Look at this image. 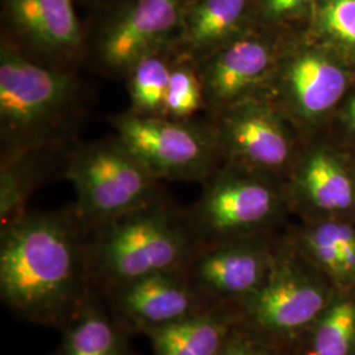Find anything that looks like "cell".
Segmentation results:
<instances>
[{
	"mask_svg": "<svg viewBox=\"0 0 355 355\" xmlns=\"http://www.w3.org/2000/svg\"><path fill=\"white\" fill-rule=\"evenodd\" d=\"M112 125L116 137L158 180L207 182L215 140L205 128L133 111L114 117Z\"/></svg>",
	"mask_w": 355,
	"mask_h": 355,
	"instance_id": "cell-5",
	"label": "cell"
},
{
	"mask_svg": "<svg viewBox=\"0 0 355 355\" xmlns=\"http://www.w3.org/2000/svg\"><path fill=\"white\" fill-rule=\"evenodd\" d=\"M246 7L248 0H187L175 45L186 58L202 61L233 40Z\"/></svg>",
	"mask_w": 355,
	"mask_h": 355,
	"instance_id": "cell-14",
	"label": "cell"
},
{
	"mask_svg": "<svg viewBox=\"0 0 355 355\" xmlns=\"http://www.w3.org/2000/svg\"><path fill=\"white\" fill-rule=\"evenodd\" d=\"M223 119L224 144L252 165L274 168L284 165L291 145L278 117L258 104H232Z\"/></svg>",
	"mask_w": 355,
	"mask_h": 355,
	"instance_id": "cell-13",
	"label": "cell"
},
{
	"mask_svg": "<svg viewBox=\"0 0 355 355\" xmlns=\"http://www.w3.org/2000/svg\"><path fill=\"white\" fill-rule=\"evenodd\" d=\"M240 325V315L228 306H212L146 334L154 355H218L233 330Z\"/></svg>",
	"mask_w": 355,
	"mask_h": 355,
	"instance_id": "cell-15",
	"label": "cell"
},
{
	"mask_svg": "<svg viewBox=\"0 0 355 355\" xmlns=\"http://www.w3.org/2000/svg\"><path fill=\"white\" fill-rule=\"evenodd\" d=\"M325 293L288 258H274L263 286L239 309L240 325L262 338H288L318 318Z\"/></svg>",
	"mask_w": 355,
	"mask_h": 355,
	"instance_id": "cell-6",
	"label": "cell"
},
{
	"mask_svg": "<svg viewBox=\"0 0 355 355\" xmlns=\"http://www.w3.org/2000/svg\"><path fill=\"white\" fill-rule=\"evenodd\" d=\"M6 15L17 36L42 54L62 58L80 49L73 0H6Z\"/></svg>",
	"mask_w": 355,
	"mask_h": 355,
	"instance_id": "cell-12",
	"label": "cell"
},
{
	"mask_svg": "<svg viewBox=\"0 0 355 355\" xmlns=\"http://www.w3.org/2000/svg\"><path fill=\"white\" fill-rule=\"evenodd\" d=\"M196 250L187 218L159 198L96 228L89 240L92 286L107 293L145 277L186 271Z\"/></svg>",
	"mask_w": 355,
	"mask_h": 355,
	"instance_id": "cell-2",
	"label": "cell"
},
{
	"mask_svg": "<svg viewBox=\"0 0 355 355\" xmlns=\"http://www.w3.org/2000/svg\"><path fill=\"white\" fill-rule=\"evenodd\" d=\"M204 104L205 95L199 71L187 62L173 64L164 116L174 120H189Z\"/></svg>",
	"mask_w": 355,
	"mask_h": 355,
	"instance_id": "cell-21",
	"label": "cell"
},
{
	"mask_svg": "<svg viewBox=\"0 0 355 355\" xmlns=\"http://www.w3.org/2000/svg\"><path fill=\"white\" fill-rule=\"evenodd\" d=\"M64 177L76 189V212L86 228L102 227L159 199V180L117 137L80 148Z\"/></svg>",
	"mask_w": 355,
	"mask_h": 355,
	"instance_id": "cell-3",
	"label": "cell"
},
{
	"mask_svg": "<svg viewBox=\"0 0 355 355\" xmlns=\"http://www.w3.org/2000/svg\"><path fill=\"white\" fill-rule=\"evenodd\" d=\"M303 186L321 209L341 211L353 203V186L343 168L325 154H315L305 166Z\"/></svg>",
	"mask_w": 355,
	"mask_h": 355,
	"instance_id": "cell-19",
	"label": "cell"
},
{
	"mask_svg": "<svg viewBox=\"0 0 355 355\" xmlns=\"http://www.w3.org/2000/svg\"><path fill=\"white\" fill-rule=\"evenodd\" d=\"M127 334L91 296L64 327L54 355H132Z\"/></svg>",
	"mask_w": 355,
	"mask_h": 355,
	"instance_id": "cell-17",
	"label": "cell"
},
{
	"mask_svg": "<svg viewBox=\"0 0 355 355\" xmlns=\"http://www.w3.org/2000/svg\"><path fill=\"white\" fill-rule=\"evenodd\" d=\"M277 209V195L266 183L224 174L205 184L187 217L199 248L233 241L242 233L263 225Z\"/></svg>",
	"mask_w": 355,
	"mask_h": 355,
	"instance_id": "cell-7",
	"label": "cell"
},
{
	"mask_svg": "<svg viewBox=\"0 0 355 355\" xmlns=\"http://www.w3.org/2000/svg\"><path fill=\"white\" fill-rule=\"evenodd\" d=\"M105 295L114 320L128 333L145 336L215 306L193 287L186 271L145 277Z\"/></svg>",
	"mask_w": 355,
	"mask_h": 355,
	"instance_id": "cell-9",
	"label": "cell"
},
{
	"mask_svg": "<svg viewBox=\"0 0 355 355\" xmlns=\"http://www.w3.org/2000/svg\"><path fill=\"white\" fill-rule=\"evenodd\" d=\"M35 187L32 171L16 159L1 166L0 175V225H10L26 214V203Z\"/></svg>",
	"mask_w": 355,
	"mask_h": 355,
	"instance_id": "cell-22",
	"label": "cell"
},
{
	"mask_svg": "<svg viewBox=\"0 0 355 355\" xmlns=\"http://www.w3.org/2000/svg\"><path fill=\"white\" fill-rule=\"evenodd\" d=\"M76 96L73 76L29 60L10 42L0 51V124L3 136L29 146L48 136Z\"/></svg>",
	"mask_w": 355,
	"mask_h": 355,
	"instance_id": "cell-4",
	"label": "cell"
},
{
	"mask_svg": "<svg viewBox=\"0 0 355 355\" xmlns=\"http://www.w3.org/2000/svg\"><path fill=\"white\" fill-rule=\"evenodd\" d=\"M318 24L330 37L355 48V0H327Z\"/></svg>",
	"mask_w": 355,
	"mask_h": 355,
	"instance_id": "cell-23",
	"label": "cell"
},
{
	"mask_svg": "<svg viewBox=\"0 0 355 355\" xmlns=\"http://www.w3.org/2000/svg\"><path fill=\"white\" fill-rule=\"evenodd\" d=\"M272 64V51L265 41L233 38L199 61L205 103L229 107L255 87Z\"/></svg>",
	"mask_w": 355,
	"mask_h": 355,
	"instance_id": "cell-11",
	"label": "cell"
},
{
	"mask_svg": "<svg viewBox=\"0 0 355 355\" xmlns=\"http://www.w3.org/2000/svg\"><path fill=\"white\" fill-rule=\"evenodd\" d=\"M272 259L253 245L221 242L199 248L186 274L209 303L239 312L266 282Z\"/></svg>",
	"mask_w": 355,
	"mask_h": 355,
	"instance_id": "cell-10",
	"label": "cell"
},
{
	"mask_svg": "<svg viewBox=\"0 0 355 355\" xmlns=\"http://www.w3.org/2000/svg\"><path fill=\"white\" fill-rule=\"evenodd\" d=\"M173 64L165 51H161L141 58L129 69L127 76L133 112L164 116Z\"/></svg>",
	"mask_w": 355,
	"mask_h": 355,
	"instance_id": "cell-18",
	"label": "cell"
},
{
	"mask_svg": "<svg viewBox=\"0 0 355 355\" xmlns=\"http://www.w3.org/2000/svg\"><path fill=\"white\" fill-rule=\"evenodd\" d=\"M350 117H352V121H353L355 127V98L353 99L352 104H350Z\"/></svg>",
	"mask_w": 355,
	"mask_h": 355,
	"instance_id": "cell-26",
	"label": "cell"
},
{
	"mask_svg": "<svg viewBox=\"0 0 355 355\" xmlns=\"http://www.w3.org/2000/svg\"><path fill=\"white\" fill-rule=\"evenodd\" d=\"M187 0H127L98 38V58L112 73L127 74L141 58L175 42Z\"/></svg>",
	"mask_w": 355,
	"mask_h": 355,
	"instance_id": "cell-8",
	"label": "cell"
},
{
	"mask_svg": "<svg viewBox=\"0 0 355 355\" xmlns=\"http://www.w3.org/2000/svg\"><path fill=\"white\" fill-rule=\"evenodd\" d=\"M355 343V303L343 300L318 318L313 330V355H349Z\"/></svg>",
	"mask_w": 355,
	"mask_h": 355,
	"instance_id": "cell-20",
	"label": "cell"
},
{
	"mask_svg": "<svg viewBox=\"0 0 355 355\" xmlns=\"http://www.w3.org/2000/svg\"><path fill=\"white\" fill-rule=\"evenodd\" d=\"M313 0H265L263 10L270 19H282L300 10L303 6Z\"/></svg>",
	"mask_w": 355,
	"mask_h": 355,
	"instance_id": "cell-25",
	"label": "cell"
},
{
	"mask_svg": "<svg viewBox=\"0 0 355 355\" xmlns=\"http://www.w3.org/2000/svg\"><path fill=\"white\" fill-rule=\"evenodd\" d=\"M86 225L74 212L28 214L0 230V296L19 318L64 328L92 296Z\"/></svg>",
	"mask_w": 355,
	"mask_h": 355,
	"instance_id": "cell-1",
	"label": "cell"
},
{
	"mask_svg": "<svg viewBox=\"0 0 355 355\" xmlns=\"http://www.w3.org/2000/svg\"><path fill=\"white\" fill-rule=\"evenodd\" d=\"M304 242L320 265L329 270L336 277H345L336 223L320 225L305 236Z\"/></svg>",
	"mask_w": 355,
	"mask_h": 355,
	"instance_id": "cell-24",
	"label": "cell"
},
{
	"mask_svg": "<svg viewBox=\"0 0 355 355\" xmlns=\"http://www.w3.org/2000/svg\"><path fill=\"white\" fill-rule=\"evenodd\" d=\"M284 78L292 101L306 116L327 112L340 101L347 83L341 67L312 53L293 58Z\"/></svg>",
	"mask_w": 355,
	"mask_h": 355,
	"instance_id": "cell-16",
	"label": "cell"
}]
</instances>
